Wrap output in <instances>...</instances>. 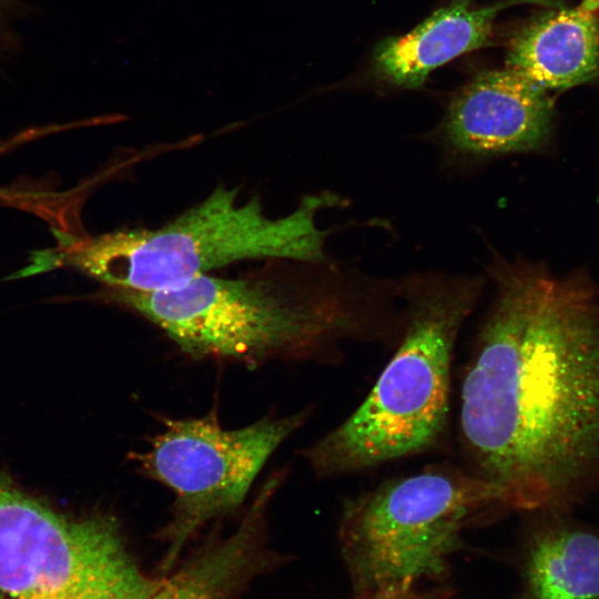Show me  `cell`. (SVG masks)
I'll use <instances>...</instances> for the list:
<instances>
[{
  "instance_id": "cell-1",
  "label": "cell",
  "mask_w": 599,
  "mask_h": 599,
  "mask_svg": "<svg viewBox=\"0 0 599 599\" xmlns=\"http://www.w3.org/2000/svg\"><path fill=\"white\" fill-rule=\"evenodd\" d=\"M494 297L459 389L470 469L506 510L567 512L599 493V304L494 252Z\"/></svg>"
},
{
  "instance_id": "cell-2",
  "label": "cell",
  "mask_w": 599,
  "mask_h": 599,
  "mask_svg": "<svg viewBox=\"0 0 599 599\" xmlns=\"http://www.w3.org/2000/svg\"><path fill=\"white\" fill-rule=\"evenodd\" d=\"M194 359L258 366L337 355L344 342L398 339V283L333 263L268 260L235 277L202 275L167 291L106 288Z\"/></svg>"
},
{
  "instance_id": "cell-3",
  "label": "cell",
  "mask_w": 599,
  "mask_h": 599,
  "mask_svg": "<svg viewBox=\"0 0 599 599\" xmlns=\"http://www.w3.org/2000/svg\"><path fill=\"white\" fill-rule=\"evenodd\" d=\"M485 284L483 275L435 271L398 282L397 347L357 408L303 450L317 477L366 470L438 444L448 425L456 342Z\"/></svg>"
},
{
  "instance_id": "cell-4",
  "label": "cell",
  "mask_w": 599,
  "mask_h": 599,
  "mask_svg": "<svg viewBox=\"0 0 599 599\" xmlns=\"http://www.w3.org/2000/svg\"><path fill=\"white\" fill-rule=\"evenodd\" d=\"M347 200L331 191L303 196L288 214L272 217L258 196L240 201L238 189L217 186L205 200L158 229H132L98 236L65 235L43 252L33 272L69 265L108 288L161 292L235 262L292 260L333 263L325 251L329 231L317 213Z\"/></svg>"
},
{
  "instance_id": "cell-5",
  "label": "cell",
  "mask_w": 599,
  "mask_h": 599,
  "mask_svg": "<svg viewBox=\"0 0 599 599\" xmlns=\"http://www.w3.org/2000/svg\"><path fill=\"white\" fill-rule=\"evenodd\" d=\"M493 509L506 510L493 484L432 466L347 498L338 540L362 592L410 588L440 573L465 526Z\"/></svg>"
},
{
  "instance_id": "cell-6",
  "label": "cell",
  "mask_w": 599,
  "mask_h": 599,
  "mask_svg": "<svg viewBox=\"0 0 599 599\" xmlns=\"http://www.w3.org/2000/svg\"><path fill=\"white\" fill-rule=\"evenodd\" d=\"M159 582L113 517L57 512L0 474V599H145Z\"/></svg>"
},
{
  "instance_id": "cell-7",
  "label": "cell",
  "mask_w": 599,
  "mask_h": 599,
  "mask_svg": "<svg viewBox=\"0 0 599 599\" xmlns=\"http://www.w3.org/2000/svg\"><path fill=\"white\" fill-rule=\"evenodd\" d=\"M308 416L304 409L236 429L221 426L213 412L166 420L149 448L136 455L142 475L174 495L171 517L158 532L165 547L160 562L163 575L205 525L243 505L263 466Z\"/></svg>"
},
{
  "instance_id": "cell-8",
  "label": "cell",
  "mask_w": 599,
  "mask_h": 599,
  "mask_svg": "<svg viewBox=\"0 0 599 599\" xmlns=\"http://www.w3.org/2000/svg\"><path fill=\"white\" fill-rule=\"evenodd\" d=\"M554 102L549 91L507 68L477 74L450 100L437 144L451 166L471 167L550 142Z\"/></svg>"
},
{
  "instance_id": "cell-9",
  "label": "cell",
  "mask_w": 599,
  "mask_h": 599,
  "mask_svg": "<svg viewBox=\"0 0 599 599\" xmlns=\"http://www.w3.org/2000/svg\"><path fill=\"white\" fill-rule=\"evenodd\" d=\"M274 473L246 508L233 531L212 537L160 577L145 599H240L275 562L267 511L283 481Z\"/></svg>"
},
{
  "instance_id": "cell-10",
  "label": "cell",
  "mask_w": 599,
  "mask_h": 599,
  "mask_svg": "<svg viewBox=\"0 0 599 599\" xmlns=\"http://www.w3.org/2000/svg\"><path fill=\"white\" fill-rule=\"evenodd\" d=\"M507 68L547 91L599 79V6L585 0L531 20L512 39Z\"/></svg>"
},
{
  "instance_id": "cell-11",
  "label": "cell",
  "mask_w": 599,
  "mask_h": 599,
  "mask_svg": "<svg viewBox=\"0 0 599 599\" xmlns=\"http://www.w3.org/2000/svg\"><path fill=\"white\" fill-rule=\"evenodd\" d=\"M509 4L475 8L469 0H454L410 32L378 43L374 51L376 72L397 88L422 87L434 69L485 45L497 13Z\"/></svg>"
},
{
  "instance_id": "cell-12",
  "label": "cell",
  "mask_w": 599,
  "mask_h": 599,
  "mask_svg": "<svg viewBox=\"0 0 599 599\" xmlns=\"http://www.w3.org/2000/svg\"><path fill=\"white\" fill-rule=\"evenodd\" d=\"M524 557V599H599V528L540 512Z\"/></svg>"
},
{
  "instance_id": "cell-13",
  "label": "cell",
  "mask_w": 599,
  "mask_h": 599,
  "mask_svg": "<svg viewBox=\"0 0 599 599\" xmlns=\"http://www.w3.org/2000/svg\"><path fill=\"white\" fill-rule=\"evenodd\" d=\"M357 599H430V597L410 587L362 592Z\"/></svg>"
},
{
  "instance_id": "cell-14",
  "label": "cell",
  "mask_w": 599,
  "mask_h": 599,
  "mask_svg": "<svg viewBox=\"0 0 599 599\" xmlns=\"http://www.w3.org/2000/svg\"><path fill=\"white\" fill-rule=\"evenodd\" d=\"M12 0H0V49L7 44L8 39L7 19L11 10Z\"/></svg>"
},
{
  "instance_id": "cell-15",
  "label": "cell",
  "mask_w": 599,
  "mask_h": 599,
  "mask_svg": "<svg viewBox=\"0 0 599 599\" xmlns=\"http://www.w3.org/2000/svg\"><path fill=\"white\" fill-rule=\"evenodd\" d=\"M589 1H591V2L596 3L597 6H599V0H589Z\"/></svg>"
}]
</instances>
